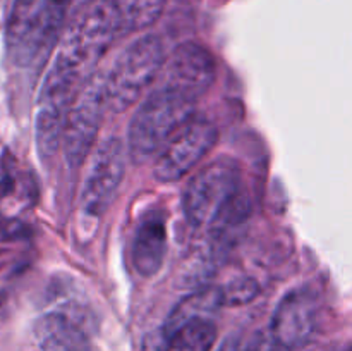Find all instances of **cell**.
<instances>
[{"instance_id":"6da1fadb","label":"cell","mask_w":352,"mask_h":351,"mask_svg":"<svg viewBox=\"0 0 352 351\" xmlns=\"http://www.w3.org/2000/svg\"><path fill=\"white\" fill-rule=\"evenodd\" d=\"M182 210L195 227H234L250 217L251 200L232 158L205 165L182 191Z\"/></svg>"},{"instance_id":"7a4b0ae2","label":"cell","mask_w":352,"mask_h":351,"mask_svg":"<svg viewBox=\"0 0 352 351\" xmlns=\"http://www.w3.org/2000/svg\"><path fill=\"white\" fill-rule=\"evenodd\" d=\"M117 38V16L112 0H89L65 26L50 67L81 85Z\"/></svg>"},{"instance_id":"3957f363","label":"cell","mask_w":352,"mask_h":351,"mask_svg":"<svg viewBox=\"0 0 352 351\" xmlns=\"http://www.w3.org/2000/svg\"><path fill=\"white\" fill-rule=\"evenodd\" d=\"M198 100L164 85L138 107L127 131V151L134 164L158 155L167 141L192 119Z\"/></svg>"},{"instance_id":"277c9868","label":"cell","mask_w":352,"mask_h":351,"mask_svg":"<svg viewBox=\"0 0 352 351\" xmlns=\"http://www.w3.org/2000/svg\"><path fill=\"white\" fill-rule=\"evenodd\" d=\"M164 43L155 34H144L127 45L105 76L107 107L124 112L141 98L164 67Z\"/></svg>"},{"instance_id":"5b68a950","label":"cell","mask_w":352,"mask_h":351,"mask_svg":"<svg viewBox=\"0 0 352 351\" xmlns=\"http://www.w3.org/2000/svg\"><path fill=\"white\" fill-rule=\"evenodd\" d=\"M107 109L105 76H93L74 96L65 119L62 143L69 167L76 169L85 164Z\"/></svg>"},{"instance_id":"8992f818","label":"cell","mask_w":352,"mask_h":351,"mask_svg":"<svg viewBox=\"0 0 352 351\" xmlns=\"http://www.w3.org/2000/svg\"><path fill=\"white\" fill-rule=\"evenodd\" d=\"M126 172V148L119 138H109L96 147L81 186L79 210L82 217L102 219L119 193Z\"/></svg>"},{"instance_id":"52a82bcc","label":"cell","mask_w":352,"mask_h":351,"mask_svg":"<svg viewBox=\"0 0 352 351\" xmlns=\"http://www.w3.org/2000/svg\"><path fill=\"white\" fill-rule=\"evenodd\" d=\"M219 140L215 124L206 119H191L167 141L153 164V178L158 182H175L184 178Z\"/></svg>"},{"instance_id":"ba28073f","label":"cell","mask_w":352,"mask_h":351,"mask_svg":"<svg viewBox=\"0 0 352 351\" xmlns=\"http://www.w3.org/2000/svg\"><path fill=\"white\" fill-rule=\"evenodd\" d=\"M71 0H41L26 16L17 41V55L23 64H31L52 50L64 28Z\"/></svg>"},{"instance_id":"9c48e42d","label":"cell","mask_w":352,"mask_h":351,"mask_svg":"<svg viewBox=\"0 0 352 351\" xmlns=\"http://www.w3.org/2000/svg\"><path fill=\"white\" fill-rule=\"evenodd\" d=\"M217 78V64L205 47L192 41L181 43L167 62L165 85L198 100Z\"/></svg>"},{"instance_id":"30bf717a","label":"cell","mask_w":352,"mask_h":351,"mask_svg":"<svg viewBox=\"0 0 352 351\" xmlns=\"http://www.w3.org/2000/svg\"><path fill=\"white\" fill-rule=\"evenodd\" d=\"M316 326L315 296L306 289H296L282 298L272 317L274 339L289 350L306 344Z\"/></svg>"},{"instance_id":"8fae6325","label":"cell","mask_w":352,"mask_h":351,"mask_svg":"<svg viewBox=\"0 0 352 351\" xmlns=\"http://www.w3.org/2000/svg\"><path fill=\"white\" fill-rule=\"evenodd\" d=\"M167 253V227L160 212L144 217L136 229L133 244L134 268L143 277L158 274Z\"/></svg>"},{"instance_id":"7c38bea8","label":"cell","mask_w":352,"mask_h":351,"mask_svg":"<svg viewBox=\"0 0 352 351\" xmlns=\"http://www.w3.org/2000/svg\"><path fill=\"white\" fill-rule=\"evenodd\" d=\"M40 351H93L85 330L64 313H47L34 323Z\"/></svg>"},{"instance_id":"4fadbf2b","label":"cell","mask_w":352,"mask_h":351,"mask_svg":"<svg viewBox=\"0 0 352 351\" xmlns=\"http://www.w3.org/2000/svg\"><path fill=\"white\" fill-rule=\"evenodd\" d=\"M117 16V36L153 26L164 14L167 0H112Z\"/></svg>"},{"instance_id":"5bb4252c","label":"cell","mask_w":352,"mask_h":351,"mask_svg":"<svg viewBox=\"0 0 352 351\" xmlns=\"http://www.w3.org/2000/svg\"><path fill=\"white\" fill-rule=\"evenodd\" d=\"M220 306H223L222 289H201V291L195 292L189 298L182 299L175 306V310L170 313L167 323H165V327L162 330H164L168 339L170 334L174 330H177L181 326H184L186 322H189L192 319H208L210 313L217 312Z\"/></svg>"},{"instance_id":"9a60e30c","label":"cell","mask_w":352,"mask_h":351,"mask_svg":"<svg viewBox=\"0 0 352 351\" xmlns=\"http://www.w3.org/2000/svg\"><path fill=\"white\" fill-rule=\"evenodd\" d=\"M217 326L210 319H192L170 334L165 351H212Z\"/></svg>"},{"instance_id":"2e32d148","label":"cell","mask_w":352,"mask_h":351,"mask_svg":"<svg viewBox=\"0 0 352 351\" xmlns=\"http://www.w3.org/2000/svg\"><path fill=\"white\" fill-rule=\"evenodd\" d=\"M220 289L223 306L248 305L260 295V284L253 277H237Z\"/></svg>"},{"instance_id":"e0dca14e","label":"cell","mask_w":352,"mask_h":351,"mask_svg":"<svg viewBox=\"0 0 352 351\" xmlns=\"http://www.w3.org/2000/svg\"><path fill=\"white\" fill-rule=\"evenodd\" d=\"M248 351H291L287 346H284V344H280L278 341H270V343H267L265 346H261V341L260 344L254 341V343H251V346L248 348Z\"/></svg>"},{"instance_id":"ac0fdd59","label":"cell","mask_w":352,"mask_h":351,"mask_svg":"<svg viewBox=\"0 0 352 351\" xmlns=\"http://www.w3.org/2000/svg\"><path fill=\"white\" fill-rule=\"evenodd\" d=\"M219 351H239V337L229 336L220 344Z\"/></svg>"},{"instance_id":"d6986e66","label":"cell","mask_w":352,"mask_h":351,"mask_svg":"<svg viewBox=\"0 0 352 351\" xmlns=\"http://www.w3.org/2000/svg\"><path fill=\"white\" fill-rule=\"evenodd\" d=\"M349 351H352V348H351V350H349Z\"/></svg>"}]
</instances>
